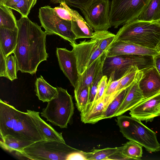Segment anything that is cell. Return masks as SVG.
<instances>
[{
	"instance_id": "6da1fadb",
	"label": "cell",
	"mask_w": 160,
	"mask_h": 160,
	"mask_svg": "<svg viewBox=\"0 0 160 160\" xmlns=\"http://www.w3.org/2000/svg\"><path fill=\"white\" fill-rule=\"evenodd\" d=\"M17 44L13 52L17 60V71L32 75L36 73L39 64L48 57L46 50L47 34L28 17H21L17 20Z\"/></svg>"
},
{
	"instance_id": "7a4b0ae2",
	"label": "cell",
	"mask_w": 160,
	"mask_h": 160,
	"mask_svg": "<svg viewBox=\"0 0 160 160\" xmlns=\"http://www.w3.org/2000/svg\"><path fill=\"white\" fill-rule=\"evenodd\" d=\"M7 135L33 143L46 140L30 115L17 110L0 99V137Z\"/></svg>"
},
{
	"instance_id": "3957f363",
	"label": "cell",
	"mask_w": 160,
	"mask_h": 160,
	"mask_svg": "<svg viewBox=\"0 0 160 160\" xmlns=\"http://www.w3.org/2000/svg\"><path fill=\"white\" fill-rule=\"evenodd\" d=\"M119 41L156 49L160 42V24L137 19L127 22L118 31L114 42Z\"/></svg>"
},
{
	"instance_id": "277c9868",
	"label": "cell",
	"mask_w": 160,
	"mask_h": 160,
	"mask_svg": "<svg viewBox=\"0 0 160 160\" xmlns=\"http://www.w3.org/2000/svg\"><path fill=\"white\" fill-rule=\"evenodd\" d=\"M117 124L123 136L135 142L150 152L160 151V143L156 133L143 124L141 121L131 116H117Z\"/></svg>"
},
{
	"instance_id": "5b68a950",
	"label": "cell",
	"mask_w": 160,
	"mask_h": 160,
	"mask_svg": "<svg viewBox=\"0 0 160 160\" xmlns=\"http://www.w3.org/2000/svg\"><path fill=\"white\" fill-rule=\"evenodd\" d=\"M78 149L66 143L43 140L33 143L20 152L17 155L33 160H69L71 155Z\"/></svg>"
},
{
	"instance_id": "8992f818",
	"label": "cell",
	"mask_w": 160,
	"mask_h": 160,
	"mask_svg": "<svg viewBox=\"0 0 160 160\" xmlns=\"http://www.w3.org/2000/svg\"><path fill=\"white\" fill-rule=\"evenodd\" d=\"M57 96L48 102L41 112L42 117L53 125L66 128L73 114L74 106L72 96L67 90L57 87Z\"/></svg>"
},
{
	"instance_id": "52a82bcc",
	"label": "cell",
	"mask_w": 160,
	"mask_h": 160,
	"mask_svg": "<svg viewBox=\"0 0 160 160\" xmlns=\"http://www.w3.org/2000/svg\"><path fill=\"white\" fill-rule=\"evenodd\" d=\"M133 66L137 67L140 71L154 66L153 56L123 55L106 57L103 65V74L108 78L112 77L114 81L121 78Z\"/></svg>"
},
{
	"instance_id": "ba28073f",
	"label": "cell",
	"mask_w": 160,
	"mask_h": 160,
	"mask_svg": "<svg viewBox=\"0 0 160 160\" xmlns=\"http://www.w3.org/2000/svg\"><path fill=\"white\" fill-rule=\"evenodd\" d=\"M152 0H112L109 14L112 27L117 28L136 19Z\"/></svg>"
},
{
	"instance_id": "9c48e42d",
	"label": "cell",
	"mask_w": 160,
	"mask_h": 160,
	"mask_svg": "<svg viewBox=\"0 0 160 160\" xmlns=\"http://www.w3.org/2000/svg\"><path fill=\"white\" fill-rule=\"evenodd\" d=\"M38 17L41 27L47 35H58L69 42L71 46L76 43V36L72 30L71 21L59 17L53 8L48 5L41 7Z\"/></svg>"
},
{
	"instance_id": "30bf717a",
	"label": "cell",
	"mask_w": 160,
	"mask_h": 160,
	"mask_svg": "<svg viewBox=\"0 0 160 160\" xmlns=\"http://www.w3.org/2000/svg\"><path fill=\"white\" fill-rule=\"evenodd\" d=\"M109 0H90L80 10L85 19L94 31L108 30L111 28Z\"/></svg>"
},
{
	"instance_id": "8fae6325",
	"label": "cell",
	"mask_w": 160,
	"mask_h": 160,
	"mask_svg": "<svg viewBox=\"0 0 160 160\" xmlns=\"http://www.w3.org/2000/svg\"><path fill=\"white\" fill-rule=\"evenodd\" d=\"M72 46L76 58L79 75L82 74L95 61L106 52L100 50L97 42L92 39L80 41Z\"/></svg>"
},
{
	"instance_id": "7c38bea8",
	"label": "cell",
	"mask_w": 160,
	"mask_h": 160,
	"mask_svg": "<svg viewBox=\"0 0 160 160\" xmlns=\"http://www.w3.org/2000/svg\"><path fill=\"white\" fill-rule=\"evenodd\" d=\"M130 111L131 117L140 121H152L160 115V92L144 99Z\"/></svg>"
},
{
	"instance_id": "4fadbf2b",
	"label": "cell",
	"mask_w": 160,
	"mask_h": 160,
	"mask_svg": "<svg viewBox=\"0 0 160 160\" xmlns=\"http://www.w3.org/2000/svg\"><path fill=\"white\" fill-rule=\"evenodd\" d=\"M56 54L61 69L75 88L79 74L73 49L70 51L66 48H57Z\"/></svg>"
},
{
	"instance_id": "5bb4252c",
	"label": "cell",
	"mask_w": 160,
	"mask_h": 160,
	"mask_svg": "<svg viewBox=\"0 0 160 160\" xmlns=\"http://www.w3.org/2000/svg\"><path fill=\"white\" fill-rule=\"evenodd\" d=\"M139 87L144 99L160 92V75L154 66L141 70Z\"/></svg>"
},
{
	"instance_id": "9a60e30c",
	"label": "cell",
	"mask_w": 160,
	"mask_h": 160,
	"mask_svg": "<svg viewBox=\"0 0 160 160\" xmlns=\"http://www.w3.org/2000/svg\"><path fill=\"white\" fill-rule=\"evenodd\" d=\"M158 52L156 49L144 48L133 43L123 41L114 42L107 53V57L123 55L154 56Z\"/></svg>"
},
{
	"instance_id": "2e32d148",
	"label": "cell",
	"mask_w": 160,
	"mask_h": 160,
	"mask_svg": "<svg viewBox=\"0 0 160 160\" xmlns=\"http://www.w3.org/2000/svg\"><path fill=\"white\" fill-rule=\"evenodd\" d=\"M141 74V71L140 70L138 72L134 82L129 88L124 98L115 114V117L122 115L126 112L130 111L144 99L138 85V81Z\"/></svg>"
},
{
	"instance_id": "e0dca14e",
	"label": "cell",
	"mask_w": 160,
	"mask_h": 160,
	"mask_svg": "<svg viewBox=\"0 0 160 160\" xmlns=\"http://www.w3.org/2000/svg\"><path fill=\"white\" fill-rule=\"evenodd\" d=\"M70 12L71 16L72 30L76 39L92 38L93 36V29L77 11L69 7L65 3L60 4Z\"/></svg>"
},
{
	"instance_id": "ac0fdd59",
	"label": "cell",
	"mask_w": 160,
	"mask_h": 160,
	"mask_svg": "<svg viewBox=\"0 0 160 160\" xmlns=\"http://www.w3.org/2000/svg\"><path fill=\"white\" fill-rule=\"evenodd\" d=\"M107 52L104 53L95 61L81 75H79L74 91L88 87L91 88L93 81L99 69L103 64Z\"/></svg>"
},
{
	"instance_id": "d6986e66",
	"label": "cell",
	"mask_w": 160,
	"mask_h": 160,
	"mask_svg": "<svg viewBox=\"0 0 160 160\" xmlns=\"http://www.w3.org/2000/svg\"><path fill=\"white\" fill-rule=\"evenodd\" d=\"M113 97L104 95L98 102L86 113L80 115L82 122L84 123L94 124L103 119L106 107Z\"/></svg>"
},
{
	"instance_id": "ffe728a7",
	"label": "cell",
	"mask_w": 160,
	"mask_h": 160,
	"mask_svg": "<svg viewBox=\"0 0 160 160\" xmlns=\"http://www.w3.org/2000/svg\"><path fill=\"white\" fill-rule=\"evenodd\" d=\"M18 28L12 30L0 28V49L5 57L13 53L16 47Z\"/></svg>"
},
{
	"instance_id": "44dd1931",
	"label": "cell",
	"mask_w": 160,
	"mask_h": 160,
	"mask_svg": "<svg viewBox=\"0 0 160 160\" xmlns=\"http://www.w3.org/2000/svg\"><path fill=\"white\" fill-rule=\"evenodd\" d=\"M27 112L30 115L37 123L45 137L46 140L66 143L62 132L56 131L50 125L42 119L38 112L27 110Z\"/></svg>"
},
{
	"instance_id": "7402d4cb",
	"label": "cell",
	"mask_w": 160,
	"mask_h": 160,
	"mask_svg": "<svg viewBox=\"0 0 160 160\" xmlns=\"http://www.w3.org/2000/svg\"><path fill=\"white\" fill-rule=\"evenodd\" d=\"M35 91L39 100L43 102H48L56 97L58 94L57 88L51 85L42 76L36 80Z\"/></svg>"
},
{
	"instance_id": "603a6c76",
	"label": "cell",
	"mask_w": 160,
	"mask_h": 160,
	"mask_svg": "<svg viewBox=\"0 0 160 160\" xmlns=\"http://www.w3.org/2000/svg\"><path fill=\"white\" fill-rule=\"evenodd\" d=\"M0 137L1 147L10 152L22 151L25 148L33 143L22 141L9 135Z\"/></svg>"
},
{
	"instance_id": "cb8c5ba5",
	"label": "cell",
	"mask_w": 160,
	"mask_h": 160,
	"mask_svg": "<svg viewBox=\"0 0 160 160\" xmlns=\"http://www.w3.org/2000/svg\"><path fill=\"white\" fill-rule=\"evenodd\" d=\"M115 36V34L108 30L96 31L91 39L97 42L100 50L107 52L113 43Z\"/></svg>"
},
{
	"instance_id": "d4e9b609",
	"label": "cell",
	"mask_w": 160,
	"mask_h": 160,
	"mask_svg": "<svg viewBox=\"0 0 160 160\" xmlns=\"http://www.w3.org/2000/svg\"><path fill=\"white\" fill-rule=\"evenodd\" d=\"M136 19L148 22H158L160 20V0H152Z\"/></svg>"
},
{
	"instance_id": "484cf974",
	"label": "cell",
	"mask_w": 160,
	"mask_h": 160,
	"mask_svg": "<svg viewBox=\"0 0 160 160\" xmlns=\"http://www.w3.org/2000/svg\"><path fill=\"white\" fill-rule=\"evenodd\" d=\"M0 28L14 30L18 28L17 20L12 9L0 2Z\"/></svg>"
},
{
	"instance_id": "4316f807",
	"label": "cell",
	"mask_w": 160,
	"mask_h": 160,
	"mask_svg": "<svg viewBox=\"0 0 160 160\" xmlns=\"http://www.w3.org/2000/svg\"><path fill=\"white\" fill-rule=\"evenodd\" d=\"M129 87L122 90L109 102L106 107L103 119L115 117Z\"/></svg>"
},
{
	"instance_id": "83f0119b",
	"label": "cell",
	"mask_w": 160,
	"mask_h": 160,
	"mask_svg": "<svg viewBox=\"0 0 160 160\" xmlns=\"http://www.w3.org/2000/svg\"><path fill=\"white\" fill-rule=\"evenodd\" d=\"M122 146V154L129 160H141L142 154V146L130 140Z\"/></svg>"
},
{
	"instance_id": "f1b7e54d",
	"label": "cell",
	"mask_w": 160,
	"mask_h": 160,
	"mask_svg": "<svg viewBox=\"0 0 160 160\" xmlns=\"http://www.w3.org/2000/svg\"><path fill=\"white\" fill-rule=\"evenodd\" d=\"M119 147L107 148L102 149H96L90 152H86V160H106L116 153Z\"/></svg>"
},
{
	"instance_id": "f546056e",
	"label": "cell",
	"mask_w": 160,
	"mask_h": 160,
	"mask_svg": "<svg viewBox=\"0 0 160 160\" xmlns=\"http://www.w3.org/2000/svg\"><path fill=\"white\" fill-rule=\"evenodd\" d=\"M90 89L88 87L74 91L76 106L80 113L85 110L88 103Z\"/></svg>"
},
{
	"instance_id": "4dcf8cb0",
	"label": "cell",
	"mask_w": 160,
	"mask_h": 160,
	"mask_svg": "<svg viewBox=\"0 0 160 160\" xmlns=\"http://www.w3.org/2000/svg\"><path fill=\"white\" fill-rule=\"evenodd\" d=\"M139 71L137 66H133L130 67L123 75L117 91L122 90L131 86L134 82Z\"/></svg>"
},
{
	"instance_id": "1f68e13d",
	"label": "cell",
	"mask_w": 160,
	"mask_h": 160,
	"mask_svg": "<svg viewBox=\"0 0 160 160\" xmlns=\"http://www.w3.org/2000/svg\"><path fill=\"white\" fill-rule=\"evenodd\" d=\"M103 65V64L99 69L92 82L90 91L89 101L87 107L84 112L80 113V115L86 112L90 108L94 101L97 93L98 84L103 76L102 72Z\"/></svg>"
},
{
	"instance_id": "d6a6232c",
	"label": "cell",
	"mask_w": 160,
	"mask_h": 160,
	"mask_svg": "<svg viewBox=\"0 0 160 160\" xmlns=\"http://www.w3.org/2000/svg\"><path fill=\"white\" fill-rule=\"evenodd\" d=\"M36 2L35 0H20L10 8L18 12L21 14V17H28L31 9Z\"/></svg>"
},
{
	"instance_id": "836d02e7",
	"label": "cell",
	"mask_w": 160,
	"mask_h": 160,
	"mask_svg": "<svg viewBox=\"0 0 160 160\" xmlns=\"http://www.w3.org/2000/svg\"><path fill=\"white\" fill-rule=\"evenodd\" d=\"M8 78L11 81L17 78V60L15 57L11 54L5 57Z\"/></svg>"
},
{
	"instance_id": "e575fe53",
	"label": "cell",
	"mask_w": 160,
	"mask_h": 160,
	"mask_svg": "<svg viewBox=\"0 0 160 160\" xmlns=\"http://www.w3.org/2000/svg\"><path fill=\"white\" fill-rule=\"evenodd\" d=\"M108 79V78L107 76L104 75L102 76L98 84L97 93L95 99L92 104L90 107V108L88 109V110L93 105L98 102L104 97L106 89L107 86Z\"/></svg>"
},
{
	"instance_id": "d590c367",
	"label": "cell",
	"mask_w": 160,
	"mask_h": 160,
	"mask_svg": "<svg viewBox=\"0 0 160 160\" xmlns=\"http://www.w3.org/2000/svg\"><path fill=\"white\" fill-rule=\"evenodd\" d=\"M90 0H50L53 4L65 3L68 6L82 10Z\"/></svg>"
},
{
	"instance_id": "8d00e7d4",
	"label": "cell",
	"mask_w": 160,
	"mask_h": 160,
	"mask_svg": "<svg viewBox=\"0 0 160 160\" xmlns=\"http://www.w3.org/2000/svg\"><path fill=\"white\" fill-rule=\"evenodd\" d=\"M123 76L120 78L114 81L112 80L110 78L108 79L104 95L111 96L117 91L119 84Z\"/></svg>"
},
{
	"instance_id": "74e56055",
	"label": "cell",
	"mask_w": 160,
	"mask_h": 160,
	"mask_svg": "<svg viewBox=\"0 0 160 160\" xmlns=\"http://www.w3.org/2000/svg\"><path fill=\"white\" fill-rule=\"evenodd\" d=\"M53 8L56 14L61 19L68 21H71V16L70 13L61 5L60 4L59 6Z\"/></svg>"
},
{
	"instance_id": "f35d334b",
	"label": "cell",
	"mask_w": 160,
	"mask_h": 160,
	"mask_svg": "<svg viewBox=\"0 0 160 160\" xmlns=\"http://www.w3.org/2000/svg\"><path fill=\"white\" fill-rule=\"evenodd\" d=\"M0 76L8 78L5 57L0 49Z\"/></svg>"
},
{
	"instance_id": "ab89813d",
	"label": "cell",
	"mask_w": 160,
	"mask_h": 160,
	"mask_svg": "<svg viewBox=\"0 0 160 160\" xmlns=\"http://www.w3.org/2000/svg\"><path fill=\"white\" fill-rule=\"evenodd\" d=\"M154 66L160 75V52L153 56Z\"/></svg>"
},
{
	"instance_id": "60d3db41",
	"label": "cell",
	"mask_w": 160,
	"mask_h": 160,
	"mask_svg": "<svg viewBox=\"0 0 160 160\" xmlns=\"http://www.w3.org/2000/svg\"><path fill=\"white\" fill-rule=\"evenodd\" d=\"M20 0H7L4 4L10 8L12 6L18 3Z\"/></svg>"
},
{
	"instance_id": "b9f144b4",
	"label": "cell",
	"mask_w": 160,
	"mask_h": 160,
	"mask_svg": "<svg viewBox=\"0 0 160 160\" xmlns=\"http://www.w3.org/2000/svg\"><path fill=\"white\" fill-rule=\"evenodd\" d=\"M156 49L158 52H160V42Z\"/></svg>"
},
{
	"instance_id": "7bdbcfd3",
	"label": "cell",
	"mask_w": 160,
	"mask_h": 160,
	"mask_svg": "<svg viewBox=\"0 0 160 160\" xmlns=\"http://www.w3.org/2000/svg\"><path fill=\"white\" fill-rule=\"evenodd\" d=\"M7 0H0V2L4 4Z\"/></svg>"
},
{
	"instance_id": "ee69618b",
	"label": "cell",
	"mask_w": 160,
	"mask_h": 160,
	"mask_svg": "<svg viewBox=\"0 0 160 160\" xmlns=\"http://www.w3.org/2000/svg\"><path fill=\"white\" fill-rule=\"evenodd\" d=\"M157 22L160 24V20L158 22Z\"/></svg>"
},
{
	"instance_id": "f6af8a7d",
	"label": "cell",
	"mask_w": 160,
	"mask_h": 160,
	"mask_svg": "<svg viewBox=\"0 0 160 160\" xmlns=\"http://www.w3.org/2000/svg\"><path fill=\"white\" fill-rule=\"evenodd\" d=\"M36 2L37 1V0H35Z\"/></svg>"
}]
</instances>
